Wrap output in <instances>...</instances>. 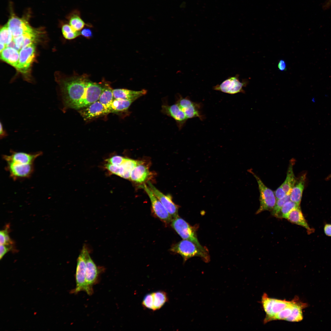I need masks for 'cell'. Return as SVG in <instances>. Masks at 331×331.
Masks as SVG:
<instances>
[{"instance_id": "cell-1", "label": "cell", "mask_w": 331, "mask_h": 331, "mask_svg": "<svg viewBox=\"0 0 331 331\" xmlns=\"http://www.w3.org/2000/svg\"><path fill=\"white\" fill-rule=\"evenodd\" d=\"M89 81L86 75L74 76L61 81L62 99L66 108H74L83 96Z\"/></svg>"}, {"instance_id": "cell-2", "label": "cell", "mask_w": 331, "mask_h": 331, "mask_svg": "<svg viewBox=\"0 0 331 331\" xmlns=\"http://www.w3.org/2000/svg\"><path fill=\"white\" fill-rule=\"evenodd\" d=\"M170 250L180 255L184 262L194 257H200L206 262H208L210 260L207 249H202L193 242L188 240L183 239L174 244Z\"/></svg>"}, {"instance_id": "cell-3", "label": "cell", "mask_w": 331, "mask_h": 331, "mask_svg": "<svg viewBox=\"0 0 331 331\" xmlns=\"http://www.w3.org/2000/svg\"><path fill=\"white\" fill-rule=\"evenodd\" d=\"M248 171L256 178L258 183L260 192V205L256 213L258 214L265 211H272L276 200L274 192L265 186L261 179L253 171L252 169H250Z\"/></svg>"}, {"instance_id": "cell-4", "label": "cell", "mask_w": 331, "mask_h": 331, "mask_svg": "<svg viewBox=\"0 0 331 331\" xmlns=\"http://www.w3.org/2000/svg\"><path fill=\"white\" fill-rule=\"evenodd\" d=\"M172 227L183 239L190 240L203 249H207L202 246L197 238L196 231L197 227L192 226L179 216L173 218L171 222Z\"/></svg>"}, {"instance_id": "cell-5", "label": "cell", "mask_w": 331, "mask_h": 331, "mask_svg": "<svg viewBox=\"0 0 331 331\" xmlns=\"http://www.w3.org/2000/svg\"><path fill=\"white\" fill-rule=\"evenodd\" d=\"M88 249L86 246L84 245L78 257L75 275L76 285L70 291L71 294H77L82 291L86 292V255Z\"/></svg>"}, {"instance_id": "cell-6", "label": "cell", "mask_w": 331, "mask_h": 331, "mask_svg": "<svg viewBox=\"0 0 331 331\" xmlns=\"http://www.w3.org/2000/svg\"><path fill=\"white\" fill-rule=\"evenodd\" d=\"M86 292L91 295L93 293V286L98 282L99 277L104 269L97 266L90 257L89 250L86 252Z\"/></svg>"}, {"instance_id": "cell-7", "label": "cell", "mask_w": 331, "mask_h": 331, "mask_svg": "<svg viewBox=\"0 0 331 331\" xmlns=\"http://www.w3.org/2000/svg\"><path fill=\"white\" fill-rule=\"evenodd\" d=\"M104 83L89 81L83 96L74 108L80 109L98 100L103 88Z\"/></svg>"}, {"instance_id": "cell-8", "label": "cell", "mask_w": 331, "mask_h": 331, "mask_svg": "<svg viewBox=\"0 0 331 331\" xmlns=\"http://www.w3.org/2000/svg\"><path fill=\"white\" fill-rule=\"evenodd\" d=\"M139 186L144 190L149 197L152 210L155 215L165 223H168L171 222L173 219L172 217L154 194L149 186H148L145 184H144Z\"/></svg>"}, {"instance_id": "cell-9", "label": "cell", "mask_w": 331, "mask_h": 331, "mask_svg": "<svg viewBox=\"0 0 331 331\" xmlns=\"http://www.w3.org/2000/svg\"><path fill=\"white\" fill-rule=\"evenodd\" d=\"M176 103L183 111L188 119L198 117L203 120L204 116L201 112V105L200 103L194 102L189 98H183L179 96Z\"/></svg>"}, {"instance_id": "cell-10", "label": "cell", "mask_w": 331, "mask_h": 331, "mask_svg": "<svg viewBox=\"0 0 331 331\" xmlns=\"http://www.w3.org/2000/svg\"><path fill=\"white\" fill-rule=\"evenodd\" d=\"M6 169L14 180L29 177L34 170L33 164H23L7 162Z\"/></svg>"}, {"instance_id": "cell-11", "label": "cell", "mask_w": 331, "mask_h": 331, "mask_svg": "<svg viewBox=\"0 0 331 331\" xmlns=\"http://www.w3.org/2000/svg\"><path fill=\"white\" fill-rule=\"evenodd\" d=\"M238 77V74L230 77L220 84L214 86L213 89L215 90L231 94L243 93V87L245 86L246 83L245 81L241 82Z\"/></svg>"}, {"instance_id": "cell-12", "label": "cell", "mask_w": 331, "mask_h": 331, "mask_svg": "<svg viewBox=\"0 0 331 331\" xmlns=\"http://www.w3.org/2000/svg\"><path fill=\"white\" fill-rule=\"evenodd\" d=\"M13 37L27 33L36 32L28 23L24 19L12 16L7 24Z\"/></svg>"}, {"instance_id": "cell-13", "label": "cell", "mask_w": 331, "mask_h": 331, "mask_svg": "<svg viewBox=\"0 0 331 331\" xmlns=\"http://www.w3.org/2000/svg\"><path fill=\"white\" fill-rule=\"evenodd\" d=\"M35 50L33 43L19 51L18 63L16 68L18 70L22 73L27 72L34 59Z\"/></svg>"}, {"instance_id": "cell-14", "label": "cell", "mask_w": 331, "mask_h": 331, "mask_svg": "<svg viewBox=\"0 0 331 331\" xmlns=\"http://www.w3.org/2000/svg\"><path fill=\"white\" fill-rule=\"evenodd\" d=\"M148 186L155 196L161 202L164 207L172 218H175L178 216L179 207L172 200L169 195H166L157 189L152 183L147 182Z\"/></svg>"}, {"instance_id": "cell-15", "label": "cell", "mask_w": 331, "mask_h": 331, "mask_svg": "<svg viewBox=\"0 0 331 331\" xmlns=\"http://www.w3.org/2000/svg\"><path fill=\"white\" fill-rule=\"evenodd\" d=\"M161 111L164 114L173 118L176 122L180 130L182 129L188 119L178 105L176 103L172 105L164 104Z\"/></svg>"}, {"instance_id": "cell-16", "label": "cell", "mask_w": 331, "mask_h": 331, "mask_svg": "<svg viewBox=\"0 0 331 331\" xmlns=\"http://www.w3.org/2000/svg\"><path fill=\"white\" fill-rule=\"evenodd\" d=\"M79 112L85 120H89L109 113L98 100L86 107L80 109Z\"/></svg>"}, {"instance_id": "cell-17", "label": "cell", "mask_w": 331, "mask_h": 331, "mask_svg": "<svg viewBox=\"0 0 331 331\" xmlns=\"http://www.w3.org/2000/svg\"><path fill=\"white\" fill-rule=\"evenodd\" d=\"M9 155H4V159L6 162H12L20 164H33L35 160L42 154L41 152L28 153L12 150Z\"/></svg>"}, {"instance_id": "cell-18", "label": "cell", "mask_w": 331, "mask_h": 331, "mask_svg": "<svg viewBox=\"0 0 331 331\" xmlns=\"http://www.w3.org/2000/svg\"><path fill=\"white\" fill-rule=\"evenodd\" d=\"M284 219L304 227L309 234L314 232V230L310 228L305 219L300 207L292 209L285 216Z\"/></svg>"}, {"instance_id": "cell-19", "label": "cell", "mask_w": 331, "mask_h": 331, "mask_svg": "<svg viewBox=\"0 0 331 331\" xmlns=\"http://www.w3.org/2000/svg\"><path fill=\"white\" fill-rule=\"evenodd\" d=\"M306 173L301 174L296 178L295 182L290 194V200L300 206L306 179Z\"/></svg>"}, {"instance_id": "cell-20", "label": "cell", "mask_w": 331, "mask_h": 331, "mask_svg": "<svg viewBox=\"0 0 331 331\" xmlns=\"http://www.w3.org/2000/svg\"><path fill=\"white\" fill-rule=\"evenodd\" d=\"M147 90L143 89L140 91H134L124 89H117L113 90L114 99H123L133 101L145 95Z\"/></svg>"}, {"instance_id": "cell-21", "label": "cell", "mask_w": 331, "mask_h": 331, "mask_svg": "<svg viewBox=\"0 0 331 331\" xmlns=\"http://www.w3.org/2000/svg\"><path fill=\"white\" fill-rule=\"evenodd\" d=\"M150 174L148 167L144 162L137 165L131 171L130 179L137 183H142L146 181Z\"/></svg>"}, {"instance_id": "cell-22", "label": "cell", "mask_w": 331, "mask_h": 331, "mask_svg": "<svg viewBox=\"0 0 331 331\" xmlns=\"http://www.w3.org/2000/svg\"><path fill=\"white\" fill-rule=\"evenodd\" d=\"M19 51L14 48L6 47L0 52V58L3 61L16 68L19 59Z\"/></svg>"}, {"instance_id": "cell-23", "label": "cell", "mask_w": 331, "mask_h": 331, "mask_svg": "<svg viewBox=\"0 0 331 331\" xmlns=\"http://www.w3.org/2000/svg\"><path fill=\"white\" fill-rule=\"evenodd\" d=\"M113 90L108 83H104L103 88L98 100L109 113L111 112V104L114 99Z\"/></svg>"}, {"instance_id": "cell-24", "label": "cell", "mask_w": 331, "mask_h": 331, "mask_svg": "<svg viewBox=\"0 0 331 331\" xmlns=\"http://www.w3.org/2000/svg\"><path fill=\"white\" fill-rule=\"evenodd\" d=\"M295 162L294 159H291L290 162L285 180L281 185L287 195H290L291 189L296 181L295 178L293 171V166Z\"/></svg>"}, {"instance_id": "cell-25", "label": "cell", "mask_w": 331, "mask_h": 331, "mask_svg": "<svg viewBox=\"0 0 331 331\" xmlns=\"http://www.w3.org/2000/svg\"><path fill=\"white\" fill-rule=\"evenodd\" d=\"M308 304L301 301L299 298L295 303L290 315L286 321L291 322H299L303 318L302 310L306 308Z\"/></svg>"}, {"instance_id": "cell-26", "label": "cell", "mask_w": 331, "mask_h": 331, "mask_svg": "<svg viewBox=\"0 0 331 331\" xmlns=\"http://www.w3.org/2000/svg\"><path fill=\"white\" fill-rule=\"evenodd\" d=\"M292 302L273 299L271 314L268 316H266L264 321V323L271 321V319L282 309L289 305Z\"/></svg>"}, {"instance_id": "cell-27", "label": "cell", "mask_w": 331, "mask_h": 331, "mask_svg": "<svg viewBox=\"0 0 331 331\" xmlns=\"http://www.w3.org/2000/svg\"><path fill=\"white\" fill-rule=\"evenodd\" d=\"M152 293V310L155 311L163 306L168 301V298L167 293L164 291H158Z\"/></svg>"}, {"instance_id": "cell-28", "label": "cell", "mask_w": 331, "mask_h": 331, "mask_svg": "<svg viewBox=\"0 0 331 331\" xmlns=\"http://www.w3.org/2000/svg\"><path fill=\"white\" fill-rule=\"evenodd\" d=\"M134 101L123 99H114L112 103L111 112H124L127 111Z\"/></svg>"}, {"instance_id": "cell-29", "label": "cell", "mask_w": 331, "mask_h": 331, "mask_svg": "<svg viewBox=\"0 0 331 331\" xmlns=\"http://www.w3.org/2000/svg\"><path fill=\"white\" fill-rule=\"evenodd\" d=\"M142 161L125 158L121 164L124 169V173L122 177L125 179H130L131 171L137 165L143 162Z\"/></svg>"}, {"instance_id": "cell-30", "label": "cell", "mask_w": 331, "mask_h": 331, "mask_svg": "<svg viewBox=\"0 0 331 331\" xmlns=\"http://www.w3.org/2000/svg\"><path fill=\"white\" fill-rule=\"evenodd\" d=\"M299 298L296 296L292 300L291 302L282 309L271 319V321L275 320H285L291 314L293 307Z\"/></svg>"}, {"instance_id": "cell-31", "label": "cell", "mask_w": 331, "mask_h": 331, "mask_svg": "<svg viewBox=\"0 0 331 331\" xmlns=\"http://www.w3.org/2000/svg\"><path fill=\"white\" fill-rule=\"evenodd\" d=\"M13 35L7 24L5 25L1 29L0 31V43L5 44L6 46L13 40Z\"/></svg>"}, {"instance_id": "cell-32", "label": "cell", "mask_w": 331, "mask_h": 331, "mask_svg": "<svg viewBox=\"0 0 331 331\" xmlns=\"http://www.w3.org/2000/svg\"><path fill=\"white\" fill-rule=\"evenodd\" d=\"M69 25L75 30L80 31L84 27L86 24L77 13L74 14L70 17Z\"/></svg>"}, {"instance_id": "cell-33", "label": "cell", "mask_w": 331, "mask_h": 331, "mask_svg": "<svg viewBox=\"0 0 331 331\" xmlns=\"http://www.w3.org/2000/svg\"><path fill=\"white\" fill-rule=\"evenodd\" d=\"M62 31L65 38L68 40L75 39L81 35L80 31L74 30L68 24H65L62 26Z\"/></svg>"}, {"instance_id": "cell-34", "label": "cell", "mask_w": 331, "mask_h": 331, "mask_svg": "<svg viewBox=\"0 0 331 331\" xmlns=\"http://www.w3.org/2000/svg\"><path fill=\"white\" fill-rule=\"evenodd\" d=\"M300 207L299 205L291 200H289L283 205L276 217L284 218L285 216L292 209Z\"/></svg>"}, {"instance_id": "cell-35", "label": "cell", "mask_w": 331, "mask_h": 331, "mask_svg": "<svg viewBox=\"0 0 331 331\" xmlns=\"http://www.w3.org/2000/svg\"><path fill=\"white\" fill-rule=\"evenodd\" d=\"M273 299V298L269 297L266 293H264L262 295L261 302L266 313V316H269L271 314Z\"/></svg>"}, {"instance_id": "cell-36", "label": "cell", "mask_w": 331, "mask_h": 331, "mask_svg": "<svg viewBox=\"0 0 331 331\" xmlns=\"http://www.w3.org/2000/svg\"><path fill=\"white\" fill-rule=\"evenodd\" d=\"M290 200V195H287L284 197L276 200L275 204L272 211V214L276 217L282 207L287 201Z\"/></svg>"}, {"instance_id": "cell-37", "label": "cell", "mask_w": 331, "mask_h": 331, "mask_svg": "<svg viewBox=\"0 0 331 331\" xmlns=\"http://www.w3.org/2000/svg\"><path fill=\"white\" fill-rule=\"evenodd\" d=\"M105 166V168L112 173L122 177L124 171L122 165L117 166L108 162Z\"/></svg>"}, {"instance_id": "cell-38", "label": "cell", "mask_w": 331, "mask_h": 331, "mask_svg": "<svg viewBox=\"0 0 331 331\" xmlns=\"http://www.w3.org/2000/svg\"><path fill=\"white\" fill-rule=\"evenodd\" d=\"M152 293L148 294L145 295L142 302V306L145 309L152 310Z\"/></svg>"}, {"instance_id": "cell-39", "label": "cell", "mask_w": 331, "mask_h": 331, "mask_svg": "<svg viewBox=\"0 0 331 331\" xmlns=\"http://www.w3.org/2000/svg\"><path fill=\"white\" fill-rule=\"evenodd\" d=\"M125 158L120 156L115 155L106 159V161L108 163L111 164L120 166L123 163Z\"/></svg>"}, {"instance_id": "cell-40", "label": "cell", "mask_w": 331, "mask_h": 331, "mask_svg": "<svg viewBox=\"0 0 331 331\" xmlns=\"http://www.w3.org/2000/svg\"><path fill=\"white\" fill-rule=\"evenodd\" d=\"M12 248V245H0V258L1 260L4 255Z\"/></svg>"}, {"instance_id": "cell-41", "label": "cell", "mask_w": 331, "mask_h": 331, "mask_svg": "<svg viewBox=\"0 0 331 331\" xmlns=\"http://www.w3.org/2000/svg\"><path fill=\"white\" fill-rule=\"evenodd\" d=\"M274 192L276 200L284 197L287 195L281 185Z\"/></svg>"}, {"instance_id": "cell-42", "label": "cell", "mask_w": 331, "mask_h": 331, "mask_svg": "<svg viewBox=\"0 0 331 331\" xmlns=\"http://www.w3.org/2000/svg\"><path fill=\"white\" fill-rule=\"evenodd\" d=\"M81 35L87 38H90L92 36L93 33L91 30L85 28L80 31Z\"/></svg>"}, {"instance_id": "cell-43", "label": "cell", "mask_w": 331, "mask_h": 331, "mask_svg": "<svg viewBox=\"0 0 331 331\" xmlns=\"http://www.w3.org/2000/svg\"><path fill=\"white\" fill-rule=\"evenodd\" d=\"M278 67L280 70L284 71L287 70V65L285 61L283 59L280 60L278 64Z\"/></svg>"}, {"instance_id": "cell-44", "label": "cell", "mask_w": 331, "mask_h": 331, "mask_svg": "<svg viewBox=\"0 0 331 331\" xmlns=\"http://www.w3.org/2000/svg\"><path fill=\"white\" fill-rule=\"evenodd\" d=\"M324 230L326 236L331 237V224H326L324 226Z\"/></svg>"}, {"instance_id": "cell-45", "label": "cell", "mask_w": 331, "mask_h": 331, "mask_svg": "<svg viewBox=\"0 0 331 331\" xmlns=\"http://www.w3.org/2000/svg\"><path fill=\"white\" fill-rule=\"evenodd\" d=\"M7 135V133L4 129L3 125L0 122V137L1 139L5 137Z\"/></svg>"}, {"instance_id": "cell-46", "label": "cell", "mask_w": 331, "mask_h": 331, "mask_svg": "<svg viewBox=\"0 0 331 331\" xmlns=\"http://www.w3.org/2000/svg\"><path fill=\"white\" fill-rule=\"evenodd\" d=\"M0 245H5L6 244L5 232L4 230H2L0 232Z\"/></svg>"}, {"instance_id": "cell-47", "label": "cell", "mask_w": 331, "mask_h": 331, "mask_svg": "<svg viewBox=\"0 0 331 331\" xmlns=\"http://www.w3.org/2000/svg\"><path fill=\"white\" fill-rule=\"evenodd\" d=\"M331 178V174H330L327 177V179H329Z\"/></svg>"}, {"instance_id": "cell-48", "label": "cell", "mask_w": 331, "mask_h": 331, "mask_svg": "<svg viewBox=\"0 0 331 331\" xmlns=\"http://www.w3.org/2000/svg\"><path fill=\"white\" fill-rule=\"evenodd\" d=\"M329 1L331 2V0H329Z\"/></svg>"}]
</instances>
